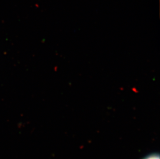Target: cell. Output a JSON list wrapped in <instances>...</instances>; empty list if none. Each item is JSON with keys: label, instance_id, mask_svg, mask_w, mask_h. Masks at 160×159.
Instances as JSON below:
<instances>
[{"label": "cell", "instance_id": "obj_1", "mask_svg": "<svg viewBox=\"0 0 160 159\" xmlns=\"http://www.w3.org/2000/svg\"><path fill=\"white\" fill-rule=\"evenodd\" d=\"M142 159H160V156L158 153H151Z\"/></svg>", "mask_w": 160, "mask_h": 159}]
</instances>
